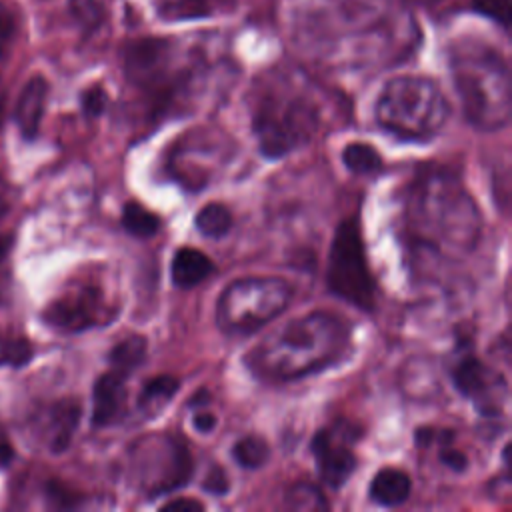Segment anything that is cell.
<instances>
[{
	"mask_svg": "<svg viewBox=\"0 0 512 512\" xmlns=\"http://www.w3.org/2000/svg\"><path fill=\"white\" fill-rule=\"evenodd\" d=\"M146 354H148L146 336L130 334L112 346V350L108 352V364L124 368L134 374L136 368L142 366V362L146 360Z\"/></svg>",
	"mask_w": 512,
	"mask_h": 512,
	"instance_id": "cell-23",
	"label": "cell"
},
{
	"mask_svg": "<svg viewBox=\"0 0 512 512\" xmlns=\"http://www.w3.org/2000/svg\"><path fill=\"white\" fill-rule=\"evenodd\" d=\"M48 82L44 76H32L16 102V124L20 128V134L26 140H34L40 132V122L44 116V108H46V100H48Z\"/></svg>",
	"mask_w": 512,
	"mask_h": 512,
	"instance_id": "cell-16",
	"label": "cell"
},
{
	"mask_svg": "<svg viewBox=\"0 0 512 512\" xmlns=\"http://www.w3.org/2000/svg\"><path fill=\"white\" fill-rule=\"evenodd\" d=\"M294 288L282 276H246L232 280L216 302V324L228 336H248L278 318Z\"/></svg>",
	"mask_w": 512,
	"mask_h": 512,
	"instance_id": "cell-7",
	"label": "cell"
},
{
	"mask_svg": "<svg viewBox=\"0 0 512 512\" xmlns=\"http://www.w3.org/2000/svg\"><path fill=\"white\" fill-rule=\"evenodd\" d=\"M10 34H12V22H10V20L6 22V18H2V20H0V58H2V54H4L6 42L10 40Z\"/></svg>",
	"mask_w": 512,
	"mask_h": 512,
	"instance_id": "cell-38",
	"label": "cell"
},
{
	"mask_svg": "<svg viewBox=\"0 0 512 512\" xmlns=\"http://www.w3.org/2000/svg\"><path fill=\"white\" fill-rule=\"evenodd\" d=\"M438 460L442 466H446L456 474H462L468 468V456L462 450L454 448V444L438 446Z\"/></svg>",
	"mask_w": 512,
	"mask_h": 512,
	"instance_id": "cell-31",
	"label": "cell"
},
{
	"mask_svg": "<svg viewBox=\"0 0 512 512\" xmlns=\"http://www.w3.org/2000/svg\"><path fill=\"white\" fill-rule=\"evenodd\" d=\"M402 228L414 254L460 260L482 238V212L458 174L426 166L404 194Z\"/></svg>",
	"mask_w": 512,
	"mask_h": 512,
	"instance_id": "cell-1",
	"label": "cell"
},
{
	"mask_svg": "<svg viewBox=\"0 0 512 512\" xmlns=\"http://www.w3.org/2000/svg\"><path fill=\"white\" fill-rule=\"evenodd\" d=\"M364 436V428L352 420L336 418L316 430L310 440V454L320 480L332 490L342 488L358 466L356 442Z\"/></svg>",
	"mask_w": 512,
	"mask_h": 512,
	"instance_id": "cell-11",
	"label": "cell"
},
{
	"mask_svg": "<svg viewBox=\"0 0 512 512\" xmlns=\"http://www.w3.org/2000/svg\"><path fill=\"white\" fill-rule=\"evenodd\" d=\"M6 210H8V206H6V202L0 198V216H4Z\"/></svg>",
	"mask_w": 512,
	"mask_h": 512,
	"instance_id": "cell-39",
	"label": "cell"
},
{
	"mask_svg": "<svg viewBox=\"0 0 512 512\" xmlns=\"http://www.w3.org/2000/svg\"><path fill=\"white\" fill-rule=\"evenodd\" d=\"M284 500H286V506L292 510H328L330 508L322 490L316 484L304 482V480L290 484Z\"/></svg>",
	"mask_w": 512,
	"mask_h": 512,
	"instance_id": "cell-25",
	"label": "cell"
},
{
	"mask_svg": "<svg viewBox=\"0 0 512 512\" xmlns=\"http://www.w3.org/2000/svg\"><path fill=\"white\" fill-rule=\"evenodd\" d=\"M208 402H210V392L206 388H200L196 394H192L188 406L196 410V408H204Z\"/></svg>",
	"mask_w": 512,
	"mask_h": 512,
	"instance_id": "cell-37",
	"label": "cell"
},
{
	"mask_svg": "<svg viewBox=\"0 0 512 512\" xmlns=\"http://www.w3.org/2000/svg\"><path fill=\"white\" fill-rule=\"evenodd\" d=\"M328 290L362 312L376 310V280L370 272L360 224L354 216L340 220L334 230L328 266Z\"/></svg>",
	"mask_w": 512,
	"mask_h": 512,
	"instance_id": "cell-8",
	"label": "cell"
},
{
	"mask_svg": "<svg viewBox=\"0 0 512 512\" xmlns=\"http://www.w3.org/2000/svg\"><path fill=\"white\" fill-rule=\"evenodd\" d=\"M82 110L86 116L90 118H96L100 116L104 110H106V104H108V94L104 92L102 86H90L88 90L82 92Z\"/></svg>",
	"mask_w": 512,
	"mask_h": 512,
	"instance_id": "cell-29",
	"label": "cell"
},
{
	"mask_svg": "<svg viewBox=\"0 0 512 512\" xmlns=\"http://www.w3.org/2000/svg\"><path fill=\"white\" fill-rule=\"evenodd\" d=\"M322 122L318 100L286 80L268 82L252 104V134L270 160L288 156L316 138Z\"/></svg>",
	"mask_w": 512,
	"mask_h": 512,
	"instance_id": "cell-4",
	"label": "cell"
},
{
	"mask_svg": "<svg viewBox=\"0 0 512 512\" xmlns=\"http://www.w3.org/2000/svg\"><path fill=\"white\" fill-rule=\"evenodd\" d=\"M234 142L208 130L184 134L174 140L166 158V172L188 190L204 188L214 170L232 156Z\"/></svg>",
	"mask_w": 512,
	"mask_h": 512,
	"instance_id": "cell-10",
	"label": "cell"
},
{
	"mask_svg": "<svg viewBox=\"0 0 512 512\" xmlns=\"http://www.w3.org/2000/svg\"><path fill=\"white\" fill-rule=\"evenodd\" d=\"M178 388H180V380L176 376L156 374L144 380V384L140 386L136 406L146 418H154L158 412H162L170 404Z\"/></svg>",
	"mask_w": 512,
	"mask_h": 512,
	"instance_id": "cell-19",
	"label": "cell"
},
{
	"mask_svg": "<svg viewBox=\"0 0 512 512\" xmlns=\"http://www.w3.org/2000/svg\"><path fill=\"white\" fill-rule=\"evenodd\" d=\"M450 74L466 120L478 130H500L510 122L512 84L504 56L476 40L450 50Z\"/></svg>",
	"mask_w": 512,
	"mask_h": 512,
	"instance_id": "cell-3",
	"label": "cell"
},
{
	"mask_svg": "<svg viewBox=\"0 0 512 512\" xmlns=\"http://www.w3.org/2000/svg\"><path fill=\"white\" fill-rule=\"evenodd\" d=\"M194 226L196 230L208 238V240H218L226 236L232 226H234V216L230 208L222 202H208L204 204L196 216H194Z\"/></svg>",
	"mask_w": 512,
	"mask_h": 512,
	"instance_id": "cell-21",
	"label": "cell"
},
{
	"mask_svg": "<svg viewBox=\"0 0 512 512\" xmlns=\"http://www.w3.org/2000/svg\"><path fill=\"white\" fill-rule=\"evenodd\" d=\"M40 436L50 452H64L80 424L82 406L74 398H60L40 414Z\"/></svg>",
	"mask_w": 512,
	"mask_h": 512,
	"instance_id": "cell-15",
	"label": "cell"
},
{
	"mask_svg": "<svg viewBox=\"0 0 512 512\" xmlns=\"http://www.w3.org/2000/svg\"><path fill=\"white\" fill-rule=\"evenodd\" d=\"M230 454L238 466H242L246 470H256V468H262L270 460L272 452H270V444L262 436L246 434L232 444Z\"/></svg>",
	"mask_w": 512,
	"mask_h": 512,
	"instance_id": "cell-24",
	"label": "cell"
},
{
	"mask_svg": "<svg viewBox=\"0 0 512 512\" xmlns=\"http://www.w3.org/2000/svg\"><path fill=\"white\" fill-rule=\"evenodd\" d=\"M162 512H202L204 504L196 498H186V496H178V498H170L168 502H164L160 506Z\"/></svg>",
	"mask_w": 512,
	"mask_h": 512,
	"instance_id": "cell-33",
	"label": "cell"
},
{
	"mask_svg": "<svg viewBox=\"0 0 512 512\" xmlns=\"http://www.w3.org/2000/svg\"><path fill=\"white\" fill-rule=\"evenodd\" d=\"M412 492V480L406 470L396 466L380 468L368 486V498L384 508H396L408 500Z\"/></svg>",
	"mask_w": 512,
	"mask_h": 512,
	"instance_id": "cell-18",
	"label": "cell"
},
{
	"mask_svg": "<svg viewBox=\"0 0 512 512\" xmlns=\"http://www.w3.org/2000/svg\"><path fill=\"white\" fill-rule=\"evenodd\" d=\"M474 10L496 20L504 28L510 22V0H476Z\"/></svg>",
	"mask_w": 512,
	"mask_h": 512,
	"instance_id": "cell-28",
	"label": "cell"
},
{
	"mask_svg": "<svg viewBox=\"0 0 512 512\" xmlns=\"http://www.w3.org/2000/svg\"><path fill=\"white\" fill-rule=\"evenodd\" d=\"M12 244H14V236H12V234H2V236H0V300H2L4 268H6V262H8V256H10Z\"/></svg>",
	"mask_w": 512,
	"mask_h": 512,
	"instance_id": "cell-35",
	"label": "cell"
},
{
	"mask_svg": "<svg viewBox=\"0 0 512 512\" xmlns=\"http://www.w3.org/2000/svg\"><path fill=\"white\" fill-rule=\"evenodd\" d=\"M14 458V448L10 444V440L0 432V468L8 466Z\"/></svg>",
	"mask_w": 512,
	"mask_h": 512,
	"instance_id": "cell-36",
	"label": "cell"
},
{
	"mask_svg": "<svg viewBox=\"0 0 512 512\" xmlns=\"http://www.w3.org/2000/svg\"><path fill=\"white\" fill-rule=\"evenodd\" d=\"M202 490L212 494V496H224L230 490V480L224 468H220L218 464H212L210 470L206 472L204 480H202Z\"/></svg>",
	"mask_w": 512,
	"mask_h": 512,
	"instance_id": "cell-30",
	"label": "cell"
},
{
	"mask_svg": "<svg viewBox=\"0 0 512 512\" xmlns=\"http://www.w3.org/2000/svg\"><path fill=\"white\" fill-rule=\"evenodd\" d=\"M122 62L126 80L152 98L156 112H166L178 90V74L172 70V44L162 38L130 42Z\"/></svg>",
	"mask_w": 512,
	"mask_h": 512,
	"instance_id": "cell-9",
	"label": "cell"
},
{
	"mask_svg": "<svg viewBox=\"0 0 512 512\" xmlns=\"http://www.w3.org/2000/svg\"><path fill=\"white\" fill-rule=\"evenodd\" d=\"M116 314L118 304L108 300L100 286L82 284L52 300L42 312V318L58 332L76 334L94 326L108 324L116 318Z\"/></svg>",
	"mask_w": 512,
	"mask_h": 512,
	"instance_id": "cell-12",
	"label": "cell"
},
{
	"mask_svg": "<svg viewBox=\"0 0 512 512\" xmlns=\"http://www.w3.org/2000/svg\"><path fill=\"white\" fill-rule=\"evenodd\" d=\"M214 272V262L202 250L182 246L174 252L170 262V278L176 288L188 290L202 284Z\"/></svg>",
	"mask_w": 512,
	"mask_h": 512,
	"instance_id": "cell-17",
	"label": "cell"
},
{
	"mask_svg": "<svg viewBox=\"0 0 512 512\" xmlns=\"http://www.w3.org/2000/svg\"><path fill=\"white\" fill-rule=\"evenodd\" d=\"M130 376L132 372L124 368L108 366L96 378L92 388V426L104 428L120 420L126 400V380Z\"/></svg>",
	"mask_w": 512,
	"mask_h": 512,
	"instance_id": "cell-14",
	"label": "cell"
},
{
	"mask_svg": "<svg viewBox=\"0 0 512 512\" xmlns=\"http://www.w3.org/2000/svg\"><path fill=\"white\" fill-rule=\"evenodd\" d=\"M448 100L432 78L396 76L378 94L374 116L382 130L402 142H426L446 124Z\"/></svg>",
	"mask_w": 512,
	"mask_h": 512,
	"instance_id": "cell-5",
	"label": "cell"
},
{
	"mask_svg": "<svg viewBox=\"0 0 512 512\" xmlns=\"http://www.w3.org/2000/svg\"><path fill=\"white\" fill-rule=\"evenodd\" d=\"M450 380L456 392L470 400L480 416L496 418L508 396L506 378L480 360L474 352L464 350L458 354L450 368Z\"/></svg>",
	"mask_w": 512,
	"mask_h": 512,
	"instance_id": "cell-13",
	"label": "cell"
},
{
	"mask_svg": "<svg viewBox=\"0 0 512 512\" xmlns=\"http://www.w3.org/2000/svg\"><path fill=\"white\" fill-rule=\"evenodd\" d=\"M32 358V346L26 338H4L0 340V364L24 366Z\"/></svg>",
	"mask_w": 512,
	"mask_h": 512,
	"instance_id": "cell-26",
	"label": "cell"
},
{
	"mask_svg": "<svg viewBox=\"0 0 512 512\" xmlns=\"http://www.w3.org/2000/svg\"><path fill=\"white\" fill-rule=\"evenodd\" d=\"M350 326L328 310H312L264 336L246 356L250 372L268 382H294L322 372L348 352Z\"/></svg>",
	"mask_w": 512,
	"mask_h": 512,
	"instance_id": "cell-2",
	"label": "cell"
},
{
	"mask_svg": "<svg viewBox=\"0 0 512 512\" xmlns=\"http://www.w3.org/2000/svg\"><path fill=\"white\" fill-rule=\"evenodd\" d=\"M192 474L194 458L180 434H144L128 446V478L148 500L174 494L190 482Z\"/></svg>",
	"mask_w": 512,
	"mask_h": 512,
	"instance_id": "cell-6",
	"label": "cell"
},
{
	"mask_svg": "<svg viewBox=\"0 0 512 512\" xmlns=\"http://www.w3.org/2000/svg\"><path fill=\"white\" fill-rule=\"evenodd\" d=\"M342 164L356 176H376L384 168L380 152L368 142H348L342 150Z\"/></svg>",
	"mask_w": 512,
	"mask_h": 512,
	"instance_id": "cell-20",
	"label": "cell"
},
{
	"mask_svg": "<svg viewBox=\"0 0 512 512\" xmlns=\"http://www.w3.org/2000/svg\"><path fill=\"white\" fill-rule=\"evenodd\" d=\"M48 498L58 508H74L82 502V496L78 492H74L72 488H68L60 482H54V480L48 484Z\"/></svg>",
	"mask_w": 512,
	"mask_h": 512,
	"instance_id": "cell-32",
	"label": "cell"
},
{
	"mask_svg": "<svg viewBox=\"0 0 512 512\" xmlns=\"http://www.w3.org/2000/svg\"><path fill=\"white\" fill-rule=\"evenodd\" d=\"M216 424H218V418H216L214 412L204 410V408H196V412L192 416L194 430H198L200 434H208V432H212L216 428Z\"/></svg>",
	"mask_w": 512,
	"mask_h": 512,
	"instance_id": "cell-34",
	"label": "cell"
},
{
	"mask_svg": "<svg viewBox=\"0 0 512 512\" xmlns=\"http://www.w3.org/2000/svg\"><path fill=\"white\" fill-rule=\"evenodd\" d=\"M70 12L76 22L86 30H96L104 18L102 6L98 0H68Z\"/></svg>",
	"mask_w": 512,
	"mask_h": 512,
	"instance_id": "cell-27",
	"label": "cell"
},
{
	"mask_svg": "<svg viewBox=\"0 0 512 512\" xmlns=\"http://www.w3.org/2000/svg\"><path fill=\"white\" fill-rule=\"evenodd\" d=\"M160 226H162L160 216L156 212H152L150 208L142 206L136 200H130V202L124 204V208H122V228L130 236H134L138 240H148V238L158 234Z\"/></svg>",
	"mask_w": 512,
	"mask_h": 512,
	"instance_id": "cell-22",
	"label": "cell"
}]
</instances>
